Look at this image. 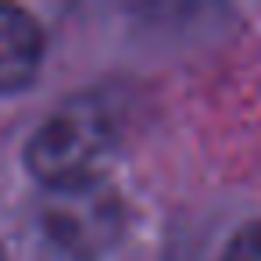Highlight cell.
I'll return each instance as SVG.
<instances>
[{"label": "cell", "mask_w": 261, "mask_h": 261, "mask_svg": "<svg viewBox=\"0 0 261 261\" xmlns=\"http://www.w3.org/2000/svg\"><path fill=\"white\" fill-rule=\"evenodd\" d=\"M115 150L118 122L111 108L100 97L83 93L65 100L40 122V129L25 143V165L43 186L61 193L104 182Z\"/></svg>", "instance_id": "cell-1"}, {"label": "cell", "mask_w": 261, "mask_h": 261, "mask_svg": "<svg viewBox=\"0 0 261 261\" xmlns=\"http://www.w3.org/2000/svg\"><path fill=\"white\" fill-rule=\"evenodd\" d=\"M222 261H261V222H247L232 232L222 250Z\"/></svg>", "instance_id": "cell-4"}, {"label": "cell", "mask_w": 261, "mask_h": 261, "mask_svg": "<svg viewBox=\"0 0 261 261\" xmlns=\"http://www.w3.org/2000/svg\"><path fill=\"white\" fill-rule=\"evenodd\" d=\"M43 229L54 247L72 257H97L111 250L125 229V204L115 186L93 182L79 190H61L43 207Z\"/></svg>", "instance_id": "cell-2"}, {"label": "cell", "mask_w": 261, "mask_h": 261, "mask_svg": "<svg viewBox=\"0 0 261 261\" xmlns=\"http://www.w3.org/2000/svg\"><path fill=\"white\" fill-rule=\"evenodd\" d=\"M43 50L47 40L40 22L15 4H0V90H22L33 83L43 65Z\"/></svg>", "instance_id": "cell-3"}, {"label": "cell", "mask_w": 261, "mask_h": 261, "mask_svg": "<svg viewBox=\"0 0 261 261\" xmlns=\"http://www.w3.org/2000/svg\"><path fill=\"white\" fill-rule=\"evenodd\" d=\"M0 261H4V254H0Z\"/></svg>", "instance_id": "cell-5"}]
</instances>
